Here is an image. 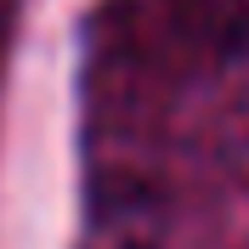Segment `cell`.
<instances>
[{
  "label": "cell",
  "instance_id": "obj_1",
  "mask_svg": "<svg viewBox=\"0 0 249 249\" xmlns=\"http://www.w3.org/2000/svg\"><path fill=\"white\" fill-rule=\"evenodd\" d=\"M96 40L159 79H198L249 40V0H102Z\"/></svg>",
  "mask_w": 249,
  "mask_h": 249
}]
</instances>
